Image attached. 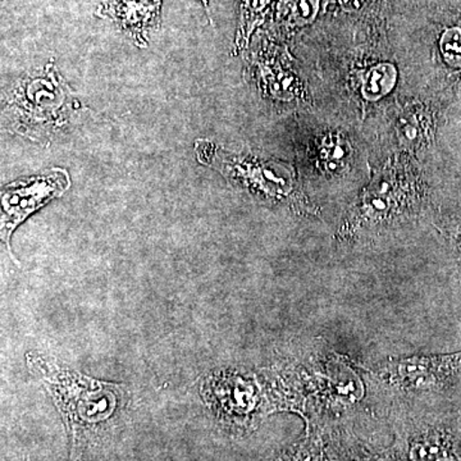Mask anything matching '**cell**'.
Returning <instances> with one entry per match:
<instances>
[{
  "instance_id": "2",
  "label": "cell",
  "mask_w": 461,
  "mask_h": 461,
  "mask_svg": "<svg viewBox=\"0 0 461 461\" xmlns=\"http://www.w3.org/2000/svg\"><path fill=\"white\" fill-rule=\"evenodd\" d=\"M71 186V180L65 169L53 168L41 175L21 178L2 190V240L8 254L14 262L11 250V236L27 217L59 198Z\"/></svg>"
},
{
  "instance_id": "7",
  "label": "cell",
  "mask_w": 461,
  "mask_h": 461,
  "mask_svg": "<svg viewBox=\"0 0 461 461\" xmlns=\"http://www.w3.org/2000/svg\"><path fill=\"white\" fill-rule=\"evenodd\" d=\"M290 9L295 25H308L317 17L320 0H290Z\"/></svg>"
},
{
  "instance_id": "6",
  "label": "cell",
  "mask_w": 461,
  "mask_h": 461,
  "mask_svg": "<svg viewBox=\"0 0 461 461\" xmlns=\"http://www.w3.org/2000/svg\"><path fill=\"white\" fill-rule=\"evenodd\" d=\"M396 77V68L393 65L384 63L375 67L363 85L364 98L371 102L384 98L395 86Z\"/></svg>"
},
{
  "instance_id": "11",
  "label": "cell",
  "mask_w": 461,
  "mask_h": 461,
  "mask_svg": "<svg viewBox=\"0 0 461 461\" xmlns=\"http://www.w3.org/2000/svg\"><path fill=\"white\" fill-rule=\"evenodd\" d=\"M339 3H341L342 8L345 11L354 12L362 8L364 0H339Z\"/></svg>"
},
{
  "instance_id": "12",
  "label": "cell",
  "mask_w": 461,
  "mask_h": 461,
  "mask_svg": "<svg viewBox=\"0 0 461 461\" xmlns=\"http://www.w3.org/2000/svg\"><path fill=\"white\" fill-rule=\"evenodd\" d=\"M203 3H204L205 7H206V5H206V0H203Z\"/></svg>"
},
{
  "instance_id": "1",
  "label": "cell",
  "mask_w": 461,
  "mask_h": 461,
  "mask_svg": "<svg viewBox=\"0 0 461 461\" xmlns=\"http://www.w3.org/2000/svg\"><path fill=\"white\" fill-rule=\"evenodd\" d=\"M74 95L56 68L27 76L14 87L5 117L9 127L32 140L50 138L71 117Z\"/></svg>"
},
{
  "instance_id": "10",
  "label": "cell",
  "mask_w": 461,
  "mask_h": 461,
  "mask_svg": "<svg viewBox=\"0 0 461 461\" xmlns=\"http://www.w3.org/2000/svg\"><path fill=\"white\" fill-rule=\"evenodd\" d=\"M346 156H348V151H346L344 141L338 138H330L324 141L323 157L330 169H336L339 165H342Z\"/></svg>"
},
{
  "instance_id": "9",
  "label": "cell",
  "mask_w": 461,
  "mask_h": 461,
  "mask_svg": "<svg viewBox=\"0 0 461 461\" xmlns=\"http://www.w3.org/2000/svg\"><path fill=\"white\" fill-rule=\"evenodd\" d=\"M442 53L450 65L461 66V32L457 29L445 32L441 41Z\"/></svg>"
},
{
  "instance_id": "3",
  "label": "cell",
  "mask_w": 461,
  "mask_h": 461,
  "mask_svg": "<svg viewBox=\"0 0 461 461\" xmlns=\"http://www.w3.org/2000/svg\"><path fill=\"white\" fill-rule=\"evenodd\" d=\"M48 386L69 421L95 423L111 417L115 408L117 387L111 384L57 371L48 379Z\"/></svg>"
},
{
  "instance_id": "4",
  "label": "cell",
  "mask_w": 461,
  "mask_h": 461,
  "mask_svg": "<svg viewBox=\"0 0 461 461\" xmlns=\"http://www.w3.org/2000/svg\"><path fill=\"white\" fill-rule=\"evenodd\" d=\"M381 375L409 391L433 390L461 375V351L450 355L411 357L384 364Z\"/></svg>"
},
{
  "instance_id": "5",
  "label": "cell",
  "mask_w": 461,
  "mask_h": 461,
  "mask_svg": "<svg viewBox=\"0 0 461 461\" xmlns=\"http://www.w3.org/2000/svg\"><path fill=\"white\" fill-rule=\"evenodd\" d=\"M162 0H103L100 14L129 33L136 44L147 45L148 32L158 25Z\"/></svg>"
},
{
  "instance_id": "8",
  "label": "cell",
  "mask_w": 461,
  "mask_h": 461,
  "mask_svg": "<svg viewBox=\"0 0 461 461\" xmlns=\"http://www.w3.org/2000/svg\"><path fill=\"white\" fill-rule=\"evenodd\" d=\"M271 0H244L242 2V29L248 33L253 30L254 25L263 16L267 5Z\"/></svg>"
}]
</instances>
